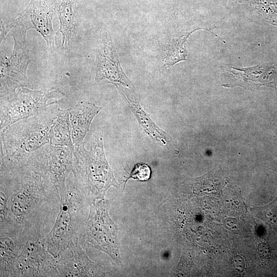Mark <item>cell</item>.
<instances>
[{"label": "cell", "mask_w": 277, "mask_h": 277, "mask_svg": "<svg viewBox=\"0 0 277 277\" xmlns=\"http://www.w3.org/2000/svg\"><path fill=\"white\" fill-rule=\"evenodd\" d=\"M59 109L49 105L1 130V171L25 165L34 152L50 143L49 131Z\"/></svg>", "instance_id": "cell-1"}, {"label": "cell", "mask_w": 277, "mask_h": 277, "mask_svg": "<svg viewBox=\"0 0 277 277\" xmlns=\"http://www.w3.org/2000/svg\"><path fill=\"white\" fill-rule=\"evenodd\" d=\"M72 171L77 187L86 196L101 197L110 187H117L99 132L94 135L89 150L83 143L74 147Z\"/></svg>", "instance_id": "cell-2"}, {"label": "cell", "mask_w": 277, "mask_h": 277, "mask_svg": "<svg viewBox=\"0 0 277 277\" xmlns=\"http://www.w3.org/2000/svg\"><path fill=\"white\" fill-rule=\"evenodd\" d=\"M1 173L7 174L18 187L11 195L9 209L11 213L9 215L15 223L22 226V228L25 226L28 230L27 222L31 221L36 209L47 200L48 196L59 195L48 188L40 174L28 165Z\"/></svg>", "instance_id": "cell-3"}, {"label": "cell", "mask_w": 277, "mask_h": 277, "mask_svg": "<svg viewBox=\"0 0 277 277\" xmlns=\"http://www.w3.org/2000/svg\"><path fill=\"white\" fill-rule=\"evenodd\" d=\"M82 196L74 181L67 179L65 188L60 193L58 214L46 240L47 250L57 260L81 234Z\"/></svg>", "instance_id": "cell-4"}, {"label": "cell", "mask_w": 277, "mask_h": 277, "mask_svg": "<svg viewBox=\"0 0 277 277\" xmlns=\"http://www.w3.org/2000/svg\"><path fill=\"white\" fill-rule=\"evenodd\" d=\"M64 98V93L53 87L43 90L21 87L12 95L1 98V130L49 105L58 104Z\"/></svg>", "instance_id": "cell-5"}, {"label": "cell", "mask_w": 277, "mask_h": 277, "mask_svg": "<svg viewBox=\"0 0 277 277\" xmlns=\"http://www.w3.org/2000/svg\"><path fill=\"white\" fill-rule=\"evenodd\" d=\"M73 151L74 148L49 143L34 152L25 165L39 173L45 185L60 196L73 169Z\"/></svg>", "instance_id": "cell-6"}, {"label": "cell", "mask_w": 277, "mask_h": 277, "mask_svg": "<svg viewBox=\"0 0 277 277\" xmlns=\"http://www.w3.org/2000/svg\"><path fill=\"white\" fill-rule=\"evenodd\" d=\"M4 35L10 33L14 40L11 55L1 60V98L10 96L16 89L29 83L26 72L31 58L28 48L27 32L17 28H4Z\"/></svg>", "instance_id": "cell-7"}, {"label": "cell", "mask_w": 277, "mask_h": 277, "mask_svg": "<svg viewBox=\"0 0 277 277\" xmlns=\"http://www.w3.org/2000/svg\"><path fill=\"white\" fill-rule=\"evenodd\" d=\"M46 240L38 229L27 235L15 260L12 276H59L57 259L47 250Z\"/></svg>", "instance_id": "cell-8"}, {"label": "cell", "mask_w": 277, "mask_h": 277, "mask_svg": "<svg viewBox=\"0 0 277 277\" xmlns=\"http://www.w3.org/2000/svg\"><path fill=\"white\" fill-rule=\"evenodd\" d=\"M81 240L88 245L108 253L116 262L120 260L116 229L110 219L106 202L101 199L93 201L85 225Z\"/></svg>", "instance_id": "cell-9"}, {"label": "cell", "mask_w": 277, "mask_h": 277, "mask_svg": "<svg viewBox=\"0 0 277 277\" xmlns=\"http://www.w3.org/2000/svg\"><path fill=\"white\" fill-rule=\"evenodd\" d=\"M56 7V0H31L18 17L6 26L26 32L33 29L43 36L48 47L52 48L57 36L52 25Z\"/></svg>", "instance_id": "cell-10"}, {"label": "cell", "mask_w": 277, "mask_h": 277, "mask_svg": "<svg viewBox=\"0 0 277 277\" xmlns=\"http://www.w3.org/2000/svg\"><path fill=\"white\" fill-rule=\"evenodd\" d=\"M95 80L114 85L119 93L133 90L134 86L124 73L111 37L108 32L103 35L96 60Z\"/></svg>", "instance_id": "cell-11"}, {"label": "cell", "mask_w": 277, "mask_h": 277, "mask_svg": "<svg viewBox=\"0 0 277 277\" xmlns=\"http://www.w3.org/2000/svg\"><path fill=\"white\" fill-rule=\"evenodd\" d=\"M224 67L233 77V81L223 85L224 87H244L253 84L257 86L272 88L277 93V63H268L249 68L229 65H225Z\"/></svg>", "instance_id": "cell-12"}, {"label": "cell", "mask_w": 277, "mask_h": 277, "mask_svg": "<svg viewBox=\"0 0 277 277\" xmlns=\"http://www.w3.org/2000/svg\"><path fill=\"white\" fill-rule=\"evenodd\" d=\"M78 239L72 242L57 260L59 276H88L95 274L94 264L81 247Z\"/></svg>", "instance_id": "cell-13"}, {"label": "cell", "mask_w": 277, "mask_h": 277, "mask_svg": "<svg viewBox=\"0 0 277 277\" xmlns=\"http://www.w3.org/2000/svg\"><path fill=\"white\" fill-rule=\"evenodd\" d=\"M101 109V107L88 101L80 102L69 109L71 138L74 146L83 144L94 117Z\"/></svg>", "instance_id": "cell-14"}, {"label": "cell", "mask_w": 277, "mask_h": 277, "mask_svg": "<svg viewBox=\"0 0 277 277\" xmlns=\"http://www.w3.org/2000/svg\"><path fill=\"white\" fill-rule=\"evenodd\" d=\"M134 113L140 124L146 132L162 145H166L168 138L167 134L161 130L149 117L141 107L135 93L123 97Z\"/></svg>", "instance_id": "cell-15"}, {"label": "cell", "mask_w": 277, "mask_h": 277, "mask_svg": "<svg viewBox=\"0 0 277 277\" xmlns=\"http://www.w3.org/2000/svg\"><path fill=\"white\" fill-rule=\"evenodd\" d=\"M49 138V144L52 145L74 148L69 109H59L57 117L50 128Z\"/></svg>", "instance_id": "cell-16"}, {"label": "cell", "mask_w": 277, "mask_h": 277, "mask_svg": "<svg viewBox=\"0 0 277 277\" xmlns=\"http://www.w3.org/2000/svg\"><path fill=\"white\" fill-rule=\"evenodd\" d=\"M24 243L19 239L15 241L8 235H1V276H12L15 260Z\"/></svg>", "instance_id": "cell-17"}, {"label": "cell", "mask_w": 277, "mask_h": 277, "mask_svg": "<svg viewBox=\"0 0 277 277\" xmlns=\"http://www.w3.org/2000/svg\"><path fill=\"white\" fill-rule=\"evenodd\" d=\"M77 1L62 0L57 9L60 23L57 34H61L62 46L65 48L68 46L73 30L76 25V17L74 10Z\"/></svg>", "instance_id": "cell-18"}, {"label": "cell", "mask_w": 277, "mask_h": 277, "mask_svg": "<svg viewBox=\"0 0 277 277\" xmlns=\"http://www.w3.org/2000/svg\"><path fill=\"white\" fill-rule=\"evenodd\" d=\"M202 29L204 28H197L173 38L168 46L167 53L164 58L165 66L169 67L178 62L185 61L187 51L185 44L187 39L195 30Z\"/></svg>", "instance_id": "cell-19"}, {"label": "cell", "mask_w": 277, "mask_h": 277, "mask_svg": "<svg viewBox=\"0 0 277 277\" xmlns=\"http://www.w3.org/2000/svg\"><path fill=\"white\" fill-rule=\"evenodd\" d=\"M151 169L148 165L145 163H137L134 165L125 183L130 179L141 181H148L151 176Z\"/></svg>", "instance_id": "cell-20"}, {"label": "cell", "mask_w": 277, "mask_h": 277, "mask_svg": "<svg viewBox=\"0 0 277 277\" xmlns=\"http://www.w3.org/2000/svg\"><path fill=\"white\" fill-rule=\"evenodd\" d=\"M8 197L2 190L0 193V217L1 225L5 221H7L8 213Z\"/></svg>", "instance_id": "cell-21"}, {"label": "cell", "mask_w": 277, "mask_h": 277, "mask_svg": "<svg viewBox=\"0 0 277 277\" xmlns=\"http://www.w3.org/2000/svg\"><path fill=\"white\" fill-rule=\"evenodd\" d=\"M258 252L261 262L266 265L271 258V251L269 246L264 243H261L258 247Z\"/></svg>", "instance_id": "cell-22"}, {"label": "cell", "mask_w": 277, "mask_h": 277, "mask_svg": "<svg viewBox=\"0 0 277 277\" xmlns=\"http://www.w3.org/2000/svg\"><path fill=\"white\" fill-rule=\"evenodd\" d=\"M232 264L234 269L239 272L243 271L245 267L243 258L239 255L233 257Z\"/></svg>", "instance_id": "cell-23"}, {"label": "cell", "mask_w": 277, "mask_h": 277, "mask_svg": "<svg viewBox=\"0 0 277 277\" xmlns=\"http://www.w3.org/2000/svg\"><path fill=\"white\" fill-rule=\"evenodd\" d=\"M225 225L228 229L232 230L238 229L239 223L235 219H227L225 220Z\"/></svg>", "instance_id": "cell-24"}]
</instances>
